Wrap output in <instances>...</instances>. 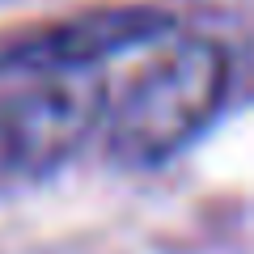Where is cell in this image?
<instances>
[{
	"mask_svg": "<svg viewBox=\"0 0 254 254\" xmlns=\"http://www.w3.org/2000/svg\"><path fill=\"white\" fill-rule=\"evenodd\" d=\"M229 93V55L212 38H157L153 55L110 93L106 144L127 165H161L208 131Z\"/></svg>",
	"mask_w": 254,
	"mask_h": 254,
	"instance_id": "1",
	"label": "cell"
},
{
	"mask_svg": "<svg viewBox=\"0 0 254 254\" xmlns=\"http://www.w3.org/2000/svg\"><path fill=\"white\" fill-rule=\"evenodd\" d=\"M21 76L30 81L0 93V182L47 178L106 127L110 110V89L98 68Z\"/></svg>",
	"mask_w": 254,
	"mask_h": 254,
	"instance_id": "2",
	"label": "cell"
},
{
	"mask_svg": "<svg viewBox=\"0 0 254 254\" xmlns=\"http://www.w3.org/2000/svg\"><path fill=\"white\" fill-rule=\"evenodd\" d=\"M170 34V17L144 9H106L47 26L13 43L0 55V72H60V68H98L119 51H148Z\"/></svg>",
	"mask_w": 254,
	"mask_h": 254,
	"instance_id": "3",
	"label": "cell"
}]
</instances>
